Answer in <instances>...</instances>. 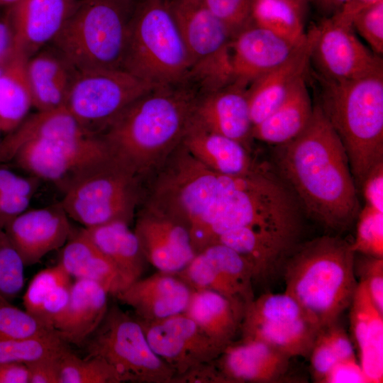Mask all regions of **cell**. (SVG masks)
I'll use <instances>...</instances> for the list:
<instances>
[{"label":"cell","mask_w":383,"mask_h":383,"mask_svg":"<svg viewBox=\"0 0 383 383\" xmlns=\"http://www.w3.org/2000/svg\"><path fill=\"white\" fill-rule=\"evenodd\" d=\"M353 357L351 339L338 321L321 328L309 355L313 381L322 383L337 362Z\"/></svg>","instance_id":"d590c367"},{"label":"cell","mask_w":383,"mask_h":383,"mask_svg":"<svg viewBox=\"0 0 383 383\" xmlns=\"http://www.w3.org/2000/svg\"><path fill=\"white\" fill-rule=\"evenodd\" d=\"M199 97L186 82L155 87L127 106L99 135L113 160L137 174L181 142Z\"/></svg>","instance_id":"3957f363"},{"label":"cell","mask_w":383,"mask_h":383,"mask_svg":"<svg viewBox=\"0 0 383 383\" xmlns=\"http://www.w3.org/2000/svg\"><path fill=\"white\" fill-rule=\"evenodd\" d=\"M0 383H29V369L23 363L0 364Z\"/></svg>","instance_id":"db71d44e"},{"label":"cell","mask_w":383,"mask_h":383,"mask_svg":"<svg viewBox=\"0 0 383 383\" xmlns=\"http://www.w3.org/2000/svg\"><path fill=\"white\" fill-rule=\"evenodd\" d=\"M177 274L194 290H212L245 306L255 299L250 265L236 251L220 243L198 252Z\"/></svg>","instance_id":"9a60e30c"},{"label":"cell","mask_w":383,"mask_h":383,"mask_svg":"<svg viewBox=\"0 0 383 383\" xmlns=\"http://www.w3.org/2000/svg\"><path fill=\"white\" fill-rule=\"evenodd\" d=\"M62 204L26 210L4 228L26 267L62 248L72 233Z\"/></svg>","instance_id":"d6986e66"},{"label":"cell","mask_w":383,"mask_h":383,"mask_svg":"<svg viewBox=\"0 0 383 383\" xmlns=\"http://www.w3.org/2000/svg\"><path fill=\"white\" fill-rule=\"evenodd\" d=\"M313 60L319 77L333 81L359 79L383 70L380 55L367 48L351 26L325 17L316 26Z\"/></svg>","instance_id":"4fadbf2b"},{"label":"cell","mask_w":383,"mask_h":383,"mask_svg":"<svg viewBox=\"0 0 383 383\" xmlns=\"http://www.w3.org/2000/svg\"><path fill=\"white\" fill-rule=\"evenodd\" d=\"M81 0H19L3 8L13 49L28 59L49 45Z\"/></svg>","instance_id":"e0dca14e"},{"label":"cell","mask_w":383,"mask_h":383,"mask_svg":"<svg viewBox=\"0 0 383 383\" xmlns=\"http://www.w3.org/2000/svg\"><path fill=\"white\" fill-rule=\"evenodd\" d=\"M25 265L6 233L0 228V298L16 297L24 285Z\"/></svg>","instance_id":"b9f144b4"},{"label":"cell","mask_w":383,"mask_h":383,"mask_svg":"<svg viewBox=\"0 0 383 383\" xmlns=\"http://www.w3.org/2000/svg\"><path fill=\"white\" fill-rule=\"evenodd\" d=\"M318 324L290 295L267 292L245 308L241 340H257L289 357H309Z\"/></svg>","instance_id":"8fae6325"},{"label":"cell","mask_w":383,"mask_h":383,"mask_svg":"<svg viewBox=\"0 0 383 383\" xmlns=\"http://www.w3.org/2000/svg\"><path fill=\"white\" fill-rule=\"evenodd\" d=\"M192 121L211 133L235 140L246 148L252 138L246 89L229 85L199 96Z\"/></svg>","instance_id":"cb8c5ba5"},{"label":"cell","mask_w":383,"mask_h":383,"mask_svg":"<svg viewBox=\"0 0 383 383\" xmlns=\"http://www.w3.org/2000/svg\"><path fill=\"white\" fill-rule=\"evenodd\" d=\"M130 3L135 4L136 0H126Z\"/></svg>","instance_id":"91938a15"},{"label":"cell","mask_w":383,"mask_h":383,"mask_svg":"<svg viewBox=\"0 0 383 383\" xmlns=\"http://www.w3.org/2000/svg\"><path fill=\"white\" fill-rule=\"evenodd\" d=\"M168 4L192 66L230 50L232 37L228 30L201 0H168Z\"/></svg>","instance_id":"d4e9b609"},{"label":"cell","mask_w":383,"mask_h":383,"mask_svg":"<svg viewBox=\"0 0 383 383\" xmlns=\"http://www.w3.org/2000/svg\"><path fill=\"white\" fill-rule=\"evenodd\" d=\"M4 143L18 167L64 190L85 172L112 158L101 135L85 130L65 108L27 116Z\"/></svg>","instance_id":"7a4b0ae2"},{"label":"cell","mask_w":383,"mask_h":383,"mask_svg":"<svg viewBox=\"0 0 383 383\" xmlns=\"http://www.w3.org/2000/svg\"><path fill=\"white\" fill-rule=\"evenodd\" d=\"M318 9L329 17L338 12L348 0H311Z\"/></svg>","instance_id":"9f6ffc18"},{"label":"cell","mask_w":383,"mask_h":383,"mask_svg":"<svg viewBox=\"0 0 383 383\" xmlns=\"http://www.w3.org/2000/svg\"><path fill=\"white\" fill-rule=\"evenodd\" d=\"M136 319L154 353L174 376L215 360L224 350L184 313L152 321Z\"/></svg>","instance_id":"5bb4252c"},{"label":"cell","mask_w":383,"mask_h":383,"mask_svg":"<svg viewBox=\"0 0 383 383\" xmlns=\"http://www.w3.org/2000/svg\"><path fill=\"white\" fill-rule=\"evenodd\" d=\"M32 197L20 194H0V228L4 229L11 221L27 210Z\"/></svg>","instance_id":"f907efd6"},{"label":"cell","mask_w":383,"mask_h":383,"mask_svg":"<svg viewBox=\"0 0 383 383\" xmlns=\"http://www.w3.org/2000/svg\"><path fill=\"white\" fill-rule=\"evenodd\" d=\"M134 232L147 262L158 271L178 273L196 254L187 226L160 211L140 215Z\"/></svg>","instance_id":"ac0fdd59"},{"label":"cell","mask_w":383,"mask_h":383,"mask_svg":"<svg viewBox=\"0 0 383 383\" xmlns=\"http://www.w3.org/2000/svg\"><path fill=\"white\" fill-rule=\"evenodd\" d=\"M350 325L359 362L369 383L383 382V313L373 303L365 284L358 281L349 306Z\"/></svg>","instance_id":"4316f807"},{"label":"cell","mask_w":383,"mask_h":383,"mask_svg":"<svg viewBox=\"0 0 383 383\" xmlns=\"http://www.w3.org/2000/svg\"><path fill=\"white\" fill-rule=\"evenodd\" d=\"M360 189L365 205L383 212V162L377 165L369 172Z\"/></svg>","instance_id":"c3c4849f"},{"label":"cell","mask_w":383,"mask_h":383,"mask_svg":"<svg viewBox=\"0 0 383 383\" xmlns=\"http://www.w3.org/2000/svg\"><path fill=\"white\" fill-rule=\"evenodd\" d=\"M313 110L304 77L274 112L252 126V138L275 145L287 143L306 128Z\"/></svg>","instance_id":"d6a6232c"},{"label":"cell","mask_w":383,"mask_h":383,"mask_svg":"<svg viewBox=\"0 0 383 383\" xmlns=\"http://www.w3.org/2000/svg\"><path fill=\"white\" fill-rule=\"evenodd\" d=\"M322 383H369L355 357L337 362Z\"/></svg>","instance_id":"bcb514c9"},{"label":"cell","mask_w":383,"mask_h":383,"mask_svg":"<svg viewBox=\"0 0 383 383\" xmlns=\"http://www.w3.org/2000/svg\"><path fill=\"white\" fill-rule=\"evenodd\" d=\"M54 331L26 310L0 298V340L39 336Z\"/></svg>","instance_id":"ab89813d"},{"label":"cell","mask_w":383,"mask_h":383,"mask_svg":"<svg viewBox=\"0 0 383 383\" xmlns=\"http://www.w3.org/2000/svg\"><path fill=\"white\" fill-rule=\"evenodd\" d=\"M72 283L70 275L59 262L40 270L23 295L25 310L53 329L67 305Z\"/></svg>","instance_id":"836d02e7"},{"label":"cell","mask_w":383,"mask_h":383,"mask_svg":"<svg viewBox=\"0 0 383 383\" xmlns=\"http://www.w3.org/2000/svg\"><path fill=\"white\" fill-rule=\"evenodd\" d=\"M70 349L69 344L55 331L39 336L0 340V364L28 365L62 355Z\"/></svg>","instance_id":"74e56055"},{"label":"cell","mask_w":383,"mask_h":383,"mask_svg":"<svg viewBox=\"0 0 383 383\" xmlns=\"http://www.w3.org/2000/svg\"><path fill=\"white\" fill-rule=\"evenodd\" d=\"M354 271L374 305L383 313V258L355 252Z\"/></svg>","instance_id":"ee69618b"},{"label":"cell","mask_w":383,"mask_h":383,"mask_svg":"<svg viewBox=\"0 0 383 383\" xmlns=\"http://www.w3.org/2000/svg\"><path fill=\"white\" fill-rule=\"evenodd\" d=\"M84 345L87 355L106 361L123 382L171 383L174 376L150 346L138 321L117 306L109 307Z\"/></svg>","instance_id":"9c48e42d"},{"label":"cell","mask_w":383,"mask_h":383,"mask_svg":"<svg viewBox=\"0 0 383 383\" xmlns=\"http://www.w3.org/2000/svg\"><path fill=\"white\" fill-rule=\"evenodd\" d=\"M136 199L135 174L113 157L76 178L61 201L70 218L91 228L130 223Z\"/></svg>","instance_id":"30bf717a"},{"label":"cell","mask_w":383,"mask_h":383,"mask_svg":"<svg viewBox=\"0 0 383 383\" xmlns=\"http://www.w3.org/2000/svg\"><path fill=\"white\" fill-rule=\"evenodd\" d=\"M155 87L122 69L77 70L65 107L84 129L99 134L127 106Z\"/></svg>","instance_id":"7c38bea8"},{"label":"cell","mask_w":383,"mask_h":383,"mask_svg":"<svg viewBox=\"0 0 383 383\" xmlns=\"http://www.w3.org/2000/svg\"><path fill=\"white\" fill-rule=\"evenodd\" d=\"M276 146L278 174L301 209L328 230H348L360 211L357 188L345 150L317 103L303 131Z\"/></svg>","instance_id":"6da1fadb"},{"label":"cell","mask_w":383,"mask_h":383,"mask_svg":"<svg viewBox=\"0 0 383 383\" xmlns=\"http://www.w3.org/2000/svg\"><path fill=\"white\" fill-rule=\"evenodd\" d=\"M62 248L59 263L71 277L96 282L113 296L127 287L114 265L82 229L72 231Z\"/></svg>","instance_id":"1f68e13d"},{"label":"cell","mask_w":383,"mask_h":383,"mask_svg":"<svg viewBox=\"0 0 383 383\" xmlns=\"http://www.w3.org/2000/svg\"><path fill=\"white\" fill-rule=\"evenodd\" d=\"M77 70L52 45L27 60L26 74L32 107L47 111L65 107Z\"/></svg>","instance_id":"83f0119b"},{"label":"cell","mask_w":383,"mask_h":383,"mask_svg":"<svg viewBox=\"0 0 383 383\" xmlns=\"http://www.w3.org/2000/svg\"><path fill=\"white\" fill-rule=\"evenodd\" d=\"M191 66L168 0H140L130 18L122 70L166 87L187 82Z\"/></svg>","instance_id":"52a82bcc"},{"label":"cell","mask_w":383,"mask_h":383,"mask_svg":"<svg viewBox=\"0 0 383 383\" xmlns=\"http://www.w3.org/2000/svg\"><path fill=\"white\" fill-rule=\"evenodd\" d=\"M301 226L274 224L243 227L222 234L215 243L228 246L248 262L254 282H267L282 272L287 259L299 243Z\"/></svg>","instance_id":"2e32d148"},{"label":"cell","mask_w":383,"mask_h":383,"mask_svg":"<svg viewBox=\"0 0 383 383\" xmlns=\"http://www.w3.org/2000/svg\"><path fill=\"white\" fill-rule=\"evenodd\" d=\"M0 8V64L4 62L13 52V39L4 10Z\"/></svg>","instance_id":"11a10c76"},{"label":"cell","mask_w":383,"mask_h":383,"mask_svg":"<svg viewBox=\"0 0 383 383\" xmlns=\"http://www.w3.org/2000/svg\"><path fill=\"white\" fill-rule=\"evenodd\" d=\"M227 28L231 37L252 23V0H201Z\"/></svg>","instance_id":"7bdbcfd3"},{"label":"cell","mask_w":383,"mask_h":383,"mask_svg":"<svg viewBox=\"0 0 383 383\" xmlns=\"http://www.w3.org/2000/svg\"><path fill=\"white\" fill-rule=\"evenodd\" d=\"M351 26L373 52L378 55L383 53V2L357 13Z\"/></svg>","instance_id":"f6af8a7d"},{"label":"cell","mask_w":383,"mask_h":383,"mask_svg":"<svg viewBox=\"0 0 383 383\" xmlns=\"http://www.w3.org/2000/svg\"><path fill=\"white\" fill-rule=\"evenodd\" d=\"M19 0H0V8H5L10 6Z\"/></svg>","instance_id":"680465c9"},{"label":"cell","mask_w":383,"mask_h":383,"mask_svg":"<svg viewBox=\"0 0 383 383\" xmlns=\"http://www.w3.org/2000/svg\"><path fill=\"white\" fill-rule=\"evenodd\" d=\"M59 383H123L117 371L101 357H80L70 349L60 362Z\"/></svg>","instance_id":"f35d334b"},{"label":"cell","mask_w":383,"mask_h":383,"mask_svg":"<svg viewBox=\"0 0 383 383\" xmlns=\"http://www.w3.org/2000/svg\"><path fill=\"white\" fill-rule=\"evenodd\" d=\"M301 41L294 43L250 24L231 41L232 84L246 89L257 79L287 60Z\"/></svg>","instance_id":"ffe728a7"},{"label":"cell","mask_w":383,"mask_h":383,"mask_svg":"<svg viewBox=\"0 0 383 383\" xmlns=\"http://www.w3.org/2000/svg\"><path fill=\"white\" fill-rule=\"evenodd\" d=\"M381 2L383 0H348L331 17L340 23L351 26L353 18L357 13Z\"/></svg>","instance_id":"f5cc1de1"},{"label":"cell","mask_w":383,"mask_h":383,"mask_svg":"<svg viewBox=\"0 0 383 383\" xmlns=\"http://www.w3.org/2000/svg\"><path fill=\"white\" fill-rule=\"evenodd\" d=\"M317 102L347 153L355 185L383 162V70L348 81L317 76Z\"/></svg>","instance_id":"5b68a950"},{"label":"cell","mask_w":383,"mask_h":383,"mask_svg":"<svg viewBox=\"0 0 383 383\" xmlns=\"http://www.w3.org/2000/svg\"><path fill=\"white\" fill-rule=\"evenodd\" d=\"M109 295L96 282L75 279L67 305L53 329L68 344L84 345L104 320L109 307Z\"/></svg>","instance_id":"484cf974"},{"label":"cell","mask_w":383,"mask_h":383,"mask_svg":"<svg viewBox=\"0 0 383 383\" xmlns=\"http://www.w3.org/2000/svg\"><path fill=\"white\" fill-rule=\"evenodd\" d=\"M316 34V26H313L287 60L246 89L252 126L274 112L305 77Z\"/></svg>","instance_id":"44dd1931"},{"label":"cell","mask_w":383,"mask_h":383,"mask_svg":"<svg viewBox=\"0 0 383 383\" xmlns=\"http://www.w3.org/2000/svg\"><path fill=\"white\" fill-rule=\"evenodd\" d=\"M356 221L355 238L350 243L354 252L383 258V212L365 205Z\"/></svg>","instance_id":"60d3db41"},{"label":"cell","mask_w":383,"mask_h":383,"mask_svg":"<svg viewBox=\"0 0 383 383\" xmlns=\"http://www.w3.org/2000/svg\"><path fill=\"white\" fill-rule=\"evenodd\" d=\"M246 306L212 290H194L184 312L218 346L225 349L240 331Z\"/></svg>","instance_id":"f546056e"},{"label":"cell","mask_w":383,"mask_h":383,"mask_svg":"<svg viewBox=\"0 0 383 383\" xmlns=\"http://www.w3.org/2000/svg\"><path fill=\"white\" fill-rule=\"evenodd\" d=\"M82 231L114 265L127 287L142 277L148 262L128 223L116 221Z\"/></svg>","instance_id":"4dcf8cb0"},{"label":"cell","mask_w":383,"mask_h":383,"mask_svg":"<svg viewBox=\"0 0 383 383\" xmlns=\"http://www.w3.org/2000/svg\"><path fill=\"white\" fill-rule=\"evenodd\" d=\"M354 257L345 240L323 235L299 243L283 266L284 292L320 328L337 321L351 304L358 282Z\"/></svg>","instance_id":"277c9868"},{"label":"cell","mask_w":383,"mask_h":383,"mask_svg":"<svg viewBox=\"0 0 383 383\" xmlns=\"http://www.w3.org/2000/svg\"><path fill=\"white\" fill-rule=\"evenodd\" d=\"M290 357L268 345L234 341L214 360L222 383H274L283 379Z\"/></svg>","instance_id":"603a6c76"},{"label":"cell","mask_w":383,"mask_h":383,"mask_svg":"<svg viewBox=\"0 0 383 383\" xmlns=\"http://www.w3.org/2000/svg\"><path fill=\"white\" fill-rule=\"evenodd\" d=\"M171 383H222L214 360L174 376Z\"/></svg>","instance_id":"816d5d0a"},{"label":"cell","mask_w":383,"mask_h":383,"mask_svg":"<svg viewBox=\"0 0 383 383\" xmlns=\"http://www.w3.org/2000/svg\"><path fill=\"white\" fill-rule=\"evenodd\" d=\"M27 60L21 52L13 50L0 64V131L8 133L15 129L32 107Z\"/></svg>","instance_id":"e575fe53"},{"label":"cell","mask_w":383,"mask_h":383,"mask_svg":"<svg viewBox=\"0 0 383 383\" xmlns=\"http://www.w3.org/2000/svg\"><path fill=\"white\" fill-rule=\"evenodd\" d=\"M38 179L20 176L0 166V194H20L33 196L38 186Z\"/></svg>","instance_id":"7dc6e473"},{"label":"cell","mask_w":383,"mask_h":383,"mask_svg":"<svg viewBox=\"0 0 383 383\" xmlns=\"http://www.w3.org/2000/svg\"><path fill=\"white\" fill-rule=\"evenodd\" d=\"M65 353L27 365L29 383H59L60 362Z\"/></svg>","instance_id":"681fc988"},{"label":"cell","mask_w":383,"mask_h":383,"mask_svg":"<svg viewBox=\"0 0 383 383\" xmlns=\"http://www.w3.org/2000/svg\"><path fill=\"white\" fill-rule=\"evenodd\" d=\"M301 207L279 174L257 165L225 195L191 233L197 253L233 229L261 225L301 224Z\"/></svg>","instance_id":"8992f818"},{"label":"cell","mask_w":383,"mask_h":383,"mask_svg":"<svg viewBox=\"0 0 383 383\" xmlns=\"http://www.w3.org/2000/svg\"><path fill=\"white\" fill-rule=\"evenodd\" d=\"M181 142L194 158L223 174L243 175L257 166L241 143L206 131L192 120Z\"/></svg>","instance_id":"f1b7e54d"},{"label":"cell","mask_w":383,"mask_h":383,"mask_svg":"<svg viewBox=\"0 0 383 383\" xmlns=\"http://www.w3.org/2000/svg\"><path fill=\"white\" fill-rule=\"evenodd\" d=\"M135 4L126 0H81L49 45L78 71L122 69Z\"/></svg>","instance_id":"ba28073f"},{"label":"cell","mask_w":383,"mask_h":383,"mask_svg":"<svg viewBox=\"0 0 383 383\" xmlns=\"http://www.w3.org/2000/svg\"><path fill=\"white\" fill-rule=\"evenodd\" d=\"M193 291L177 273L158 271L135 281L115 297L129 306L136 318L152 321L184 313Z\"/></svg>","instance_id":"7402d4cb"},{"label":"cell","mask_w":383,"mask_h":383,"mask_svg":"<svg viewBox=\"0 0 383 383\" xmlns=\"http://www.w3.org/2000/svg\"><path fill=\"white\" fill-rule=\"evenodd\" d=\"M297 7L301 12H304L305 7H306V0H286Z\"/></svg>","instance_id":"6f0895ef"},{"label":"cell","mask_w":383,"mask_h":383,"mask_svg":"<svg viewBox=\"0 0 383 383\" xmlns=\"http://www.w3.org/2000/svg\"><path fill=\"white\" fill-rule=\"evenodd\" d=\"M303 12L286 0H252V23L298 43L304 38Z\"/></svg>","instance_id":"8d00e7d4"}]
</instances>
